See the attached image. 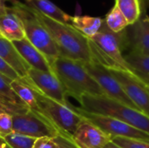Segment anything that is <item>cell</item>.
Wrapping results in <instances>:
<instances>
[{
  "mask_svg": "<svg viewBox=\"0 0 149 148\" xmlns=\"http://www.w3.org/2000/svg\"><path fill=\"white\" fill-rule=\"evenodd\" d=\"M32 10L52 36L59 52V57L83 63H89L93 60L88 38L69 24L52 20L33 9Z\"/></svg>",
  "mask_w": 149,
  "mask_h": 148,
  "instance_id": "1",
  "label": "cell"
},
{
  "mask_svg": "<svg viewBox=\"0 0 149 148\" xmlns=\"http://www.w3.org/2000/svg\"><path fill=\"white\" fill-rule=\"evenodd\" d=\"M50 65L67 96L74 98L78 102L85 94L105 95L98 83L85 69L83 62L58 57L50 62Z\"/></svg>",
  "mask_w": 149,
  "mask_h": 148,
  "instance_id": "2",
  "label": "cell"
},
{
  "mask_svg": "<svg viewBox=\"0 0 149 148\" xmlns=\"http://www.w3.org/2000/svg\"><path fill=\"white\" fill-rule=\"evenodd\" d=\"M89 39L93 60L107 68L119 69L134 76L132 68L127 63L123 55V51L127 49L126 31L115 33L103 21L100 31Z\"/></svg>",
  "mask_w": 149,
  "mask_h": 148,
  "instance_id": "3",
  "label": "cell"
},
{
  "mask_svg": "<svg viewBox=\"0 0 149 148\" xmlns=\"http://www.w3.org/2000/svg\"><path fill=\"white\" fill-rule=\"evenodd\" d=\"M83 110L121 120L149 134V118L141 111L132 108L106 95H83L79 101Z\"/></svg>",
  "mask_w": 149,
  "mask_h": 148,
  "instance_id": "4",
  "label": "cell"
},
{
  "mask_svg": "<svg viewBox=\"0 0 149 148\" xmlns=\"http://www.w3.org/2000/svg\"><path fill=\"white\" fill-rule=\"evenodd\" d=\"M12 3L10 8L22 21L25 38L46 57L49 63L58 58L59 52L52 36L32 9L18 1H13Z\"/></svg>",
  "mask_w": 149,
  "mask_h": 148,
  "instance_id": "5",
  "label": "cell"
},
{
  "mask_svg": "<svg viewBox=\"0 0 149 148\" xmlns=\"http://www.w3.org/2000/svg\"><path fill=\"white\" fill-rule=\"evenodd\" d=\"M30 86L34 91L41 113H43L61 133L72 137L84 118L72 108L70 102L67 105L61 104L41 94L31 85Z\"/></svg>",
  "mask_w": 149,
  "mask_h": 148,
  "instance_id": "6",
  "label": "cell"
},
{
  "mask_svg": "<svg viewBox=\"0 0 149 148\" xmlns=\"http://www.w3.org/2000/svg\"><path fill=\"white\" fill-rule=\"evenodd\" d=\"M13 133L31 137L55 138L61 132L41 113L29 109L22 114L12 115Z\"/></svg>",
  "mask_w": 149,
  "mask_h": 148,
  "instance_id": "7",
  "label": "cell"
},
{
  "mask_svg": "<svg viewBox=\"0 0 149 148\" xmlns=\"http://www.w3.org/2000/svg\"><path fill=\"white\" fill-rule=\"evenodd\" d=\"M72 108L82 116L85 120L93 123L101 131L108 134L112 140L115 137H124L135 140H141L149 142V134L142 132L121 120L105 116L101 114L92 113L83 110L80 107H76L72 105Z\"/></svg>",
  "mask_w": 149,
  "mask_h": 148,
  "instance_id": "8",
  "label": "cell"
},
{
  "mask_svg": "<svg viewBox=\"0 0 149 148\" xmlns=\"http://www.w3.org/2000/svg\"><path fill=\"white\" fill-rule=\"evenodd\" d=\"M83 65L86 72L103 90L106 96L138 110L131 99L127 96L119 82L106 66L96 60H93L89 63H83Z\"/></svg>",
  "mask_w": 149,
  "mask_h": 148,
  "instance_id": "9",
  "label": "cell"
},
{
  "mask_svg": "<svg viewBox=\"0 0 149 148\" xmlns=\"http://www.w3.org/2000/svg\"><path fill=\"white\" fill-rule=\"evenodd\" d=\"M22 79L41 94L64 105L69 103L65 90L54 73L31 68Z\"/></svg>",
  "mask_w": 149,
  "mask_h": 148,
  "instance_id": "10",
  "label": "cell"
},
{
  "mask_svg": "<svg viewBox=\"0 0 149 148\" xmlns=\"http://www.w3.org/2000/svg\"><path fill=\"white\" fill-rule=\"evenodd\" d=\"M107 69L138 110L149 118V87L127 72L119 69Z\"/></svg>",
  "mask_w": 149,
  "mask_h": 148,
  "instance_id": "11",
  "label": "cell"
},
{
  "mask_svg": "<svg viewBox=\"0 0 149 148\" xmlns=\"http://www.w3.org/2000/svg\"><path fill=\"white\" fill-rule=\"evenodd\" d=\"M79 148H104L112 138L86 120H83L72 136Z\"/></svg>",
  "mask_w": 149,
  "mask_h": 148,
  "instance_id": "12",
  "label": "cell"
},
{
  "mask_svg": "<svg viewBox=\"0 0 149 148\" xmlns=\"http://www.w3.org/2000/svg\"><path fill=\"white\" fill-rule=\"evenodd\" d=\"M127 48L149 56V17H141L126 30Z\"/></svg>",
  "mask_w": 149,
  "mask_h": 148,
  "instance_id": "13",
  "label": "cell"
},
{
  "mask_svg": "<svg viewBox=\"0 0 149 148\" xmlns=\"http://www.w3.org/2000/svg\"><path fill=\"white\" fill-rule=\"evenodd\" d=\"M12 44L31 68L46 72H52L46 57L33 46L25 38L21 40L13 41Z\"/></svg>",
  "mask_w": 149,
  "mask_h": 148,
  "instance_id": "14",
  "label": "cell"
},
{
  "mask_svg": "<svg viewBox=\"0 0 149 148\" xmlns=\"http://www.w3.org/2000/svg\"><path fill=\"white\" fill-rule=\"evenodd\" d=\"M0 35L11 42L25 38L22 21L10 7L0 15Z\"/></svg>",
  "mask_w": 149,
  "mask_h": 148,
  "instance_id": "15",
  "label": "cell"
},
{
  "mask_svg": "<svg viewBox=\"0 0 149 148\" xmlns=\"http://www.w3.org/2000/svg\"><path fill=\"white\" fill-rule=\"evenodd\" d=\"M0 57L18 74L24 78L31 69L29 65L19 54L11 41L7 40L0 35Z\"/></svg>",
  "mask_w": 149,
  "mask_h": 148,
  "instance_id": "16",
  "label": "cell"
},
{
  "mask_svg": "<svg viewBox=\"0 0 149 148\" xmlns=\"http://www.w3.org/2000/svg\"><path fill=\"white\" fill-rule=\"evenodd\" d=\"M25 4L52 20L71 24L72 16L68 15L50 0H24Z\"/></svg>",
  "mask_w": 149,
  "mask_h": 148,
  "instance_id": "17",
  "label": "cell"
},
{
  "mask_svg": "<svg viewBox=\"0 0 149 148\" xmlns=\"http://www.w3.org/2000/svg\"><path fill=\"white\" fill-rule=\"evenodd\" d=\"M124 58L133 70L134 76L146 86L149 87V56L129 51Z\"/></svg>",
  "mask_w": 149,
  "mask_h": 148,
  "instance_id": "18",
  "label": "cell"
},
{
  "mask_svg": "<svg viewBox=\"0 0 149 148\" xmlns=\"http://www.w3.org/2000/svg\"><path fill=\"white\" fill-rule=\"evenodd\" d=\"M104 19L91 16H72L71 25L88 38H92L100 29Z\"/></svg>",
  "mask_w": 149,
  "mask_h": 148,
  "instance_id": "19",
  "label": "cell"
},
{
  "mask_svg": "<svg viewBox=\"0 0 149 148\" xmlns=\"http://www.w3.org/2000/svg\"><path fill=\"white\" fill-rule=\"evenodd\" d=\"M10 86L18 97V99L29 109L38 113H41L33 89L28 84H26L21 78L18 79L12 80L10 82Z\"/></svg>",
  "mask_w": 149,
  "mask_h": 148,
  "instance_id": "20",
  "label": "cell"
},
{
  "mask_svg": "<svg viewBox=\"0 0 149 148\" xmlns=\"http://www.w3.org/2000/svg\"><path fill=\"white\" fill-rule=\"evenodd\" d=\"M141 0H115V5L122 12L129 25L141 17Z\"/></svg>",
  "mask_w": 149,
  "mask_h": 148,
  "instance_id": "21",
  "label": "cell"
},
{
  "mask_svg": "<svg viewBox=\"0 0 149 148\" xmlns=\"http://www.w3.org/2000/svg\"><path fill=\"white\" fill-rule=\"evenodd\" d=\"M104 22L107 26L115 33L121 32L129 26L127 20L115 4L106 15Z\"/></svg>",
  "mask_w": 149,
  "mask_h": 148,
  "instance_id": "22",
  "label": "cell"
},
{
  "mask_svg": "<svg viewBox=\"0 0 149 148\" xmlns=\"http://www.w3.org/2000/svg\"><path fill=\"white\" fill-rule=\"evenodd\" d=\"M11 81L0 73V100L15 105H24L12 90L10 86Z\"/></svg>",
  "mask_w": 149,
  "mask_h": 148,
  "instance_id": "23",
  "label": "cell"
},
{
  "mask_svg": "<svg viewBox=\"0 0 149 148\" xmlns=\"http://www.w3.org/2000/svg\"><path fill=\"white\" fill-rule=\"evenodd\" d=\"M3 140L9 148H33L37 139L12 133Z\"/></svg>",
  "mask_w": 149,
  "mask_h": 148,
  "instance_id": "24",
  "label": "cell"
},
{
  "mask_svg": "<svg viewBox=\"0 0 149 148\" xmlns=\"http://www.w3.org/2000/svg\"><path fill=\"white\" fill-rule=\"evenodd\" d=\"M112 141L122 148H149V142L124 137H115Z\"/></svg>",
  "mask_w": 149,
  "mask_h": 148,
  "instance_id": "25",
  "label": "cell"
},
{
  "mask_svg": "<svg viewBox=\"0 0 149 148\" xmlns=\"http://www.w3.org/2000/svg\"><path fill=\"white\" fill-rule=\"evenodd\" d=\"M13 133L12 115L9 113H0V139Z\"/></svg>",
  "mask_w": 149,
  "mask_h": 148,
  "instance_id": "26",
  "label": "cell"
},
{
  "mask_svg": "<svg viewBox=\"0 0 149 148\" xmlns=\"http://www.w3.org/2000/svg\"><path fill=\"white\" fill-rule=\"evenodd\" d=\"M29 111L25 105H15L0 100V113H9L10 115L22 114Z\"/></svg>",
  "mask_w": 149,
  "mask_h": 148,
  "instance_id": "27",
  "label": "cell"
},
{
  "mask_svg": "<svg viewBox=\"0 0 149 148\" xmlns=\"http://www.w3.org/2000/svg\"><path fill=\"white\" fill-rule=\"evenodd\" d=\"M58 148H79L73 141L72 138L67 134L61 133L55 138H53Z\"/></svg>",
  "mask_w": 149,
  "mask_h": 148,
  "instance_id": "28",
  "label": "cell"
},
{
  "mask_svg": "<svg viewBox=\"0 0 149 148\" xmlns=\"http://www.w3.org/2000/svg\"><path fill=\"white\" fill-rule=\"evenodd\" d=\"M0 73L10 80H15L20 79L18 74L0 57Z\"/></svg>",
  "mask_w": 149,
  "mask_h": 148,
  "instance_id": "29",
  "label": "cell"
},
{
  "mask_svg": "<svg viewBox=\"0 0 149 148\" xmlns=\"http://www.w3.org/2000/svg\"><path fill=\"white\" fill-rule=\"evenodd\" d=\"M33 148H58L57 143L55 142V140H53V138H47V137H44V138H39L37 139Z\"/></svg>",
  "mask_w": 149,
  "mask_h": 148,
  "instance_id": "30",
  "label": "cell"
},
{
  "mask_svg": "<svg viewBox=\"0 0 149 148\" xmlns=\"http://www.w3.org/2000/svg\"><path fill=\"white\" fill-rule=\"evenodd\" d=\"M6 1L7 0H0V15L4 13L7 10V6H6Z\"/></svg>",
  "mask_w": 149,
  "mask_h": 148,
  "instance_id": "31",
  "label": "cell"
},
{
  "mask_svg": "<svg viewBox=\"0 0 149 148\" xmlns=\"http://www.w3.org/2000/svg\"><path fill=\"white\" fill-rule=\"evenodd\" d=\"M104 148H122L120 147H119L118 145H116V144H114L113 141H111V142H109L106 147Z\"/></svg>",
  "mask_w": 149,
  "mask_h": 148,
  "instance_id": "32",
  "label": "cell"
},
{
  "mask_svg": "<svg viewBox=\"0 0 149 148\" xmlns=\"http://www.w3.org/2000/svg\"><path fill=\"white\" fill-rule=\"evenodd\" d=\"M141 2H143L145 3V5L149 6V0H141Z\"/></svg>",
  "mask_w": 149,
  "mask_h": 148,
  "instance_id": "33",
  "label": "cell"
},
{
  "mask_svg": "<svg viewBox=\"0 0 149 148\" xmlns=\"http://www.w3.org/2000/svg\"><path fill=\"white\" fill-rule=\"evenodd\" d=\"M2 140H3V139H0V142H1Z\"/></svg>",
  "mask_w": 149,
  "mask_h": 148,
  "instance_id": "34",
  "label": "cell"
}]
</instances>
